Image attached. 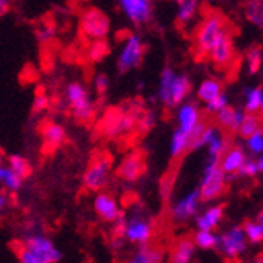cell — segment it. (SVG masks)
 <instances>
[{
    "mask_svg": "<svg viewBox=\"0 0 263 263\" xmlns=\"http://www.w3.org/2000/svg\"><path fill=\"white\" fill-rule=\"evenodd\" d=\"M125 236H118V235H114L112 240H110V248L114 251H122L125 248Z\"/></svg>",
    "mask_w": 263,
    "mask_h": 263,
    "instance_id": "bcb514c9",
    "label": "cell"
},
{
    "mask_svg": "<svg viewBox=\"0 0 263 263\" xmlns=\"http://www.w3.org/2000/svg\"><path fill=\"white\" fill-rule=\"evenodd\" d=\"M8 206H10L8 193H4V191H0V213H4Z\"/></svg>",
    "mask_w": 263,
    "mask_h": 263,
    "instance_id": "7dc6e473",
    "label": "cell"
},
{
    "mask_svg": "<svg viewBox=\"0 0 263 263\" xmlns=\"http://www.w3.org/2000/svg\"><path fill=\"white\" fill-rule=\"evenodd\" d=\"M230 26L229 17L214 8H205L203 16L193 33V55L196 60H208V54L221 33Z\"/></svg>",
    "mask_w": 263,
    "mask_h": 263,
    "instance_id": "6da1fadb",
    "label": "cell"
},
{
    "mask_svg": "<svg viewBox=\"0 0 263 263\" xmlns=\"http://www.w3.org/2000/svg\"><path fill=\"white\" fill-rule=\"evenodd\" d=\"M11 7H13V0H0V16L8 14Z\"/></svg>",
    "mask_w": 263,
    "mask_h": 263,
    "instance_id": "c3c4849f",
    "label": "cell"
},
{
    "mask_svg": "<svg viewBox=\"0 0 263 263\" xmlns=\"http://www.w3.org/2000/svg\"><path fill=\"white\" fill-rule=\"evenodd\" d=\"M199 202H200V193L199 189L184 196L183 199L177 200L171 206V218L175 222H186L197 213L199 210Z\"/></svg>",
    "mask_w": 263,
    "mask_h": 263,
    "instance_id": "9a60e30c",
    "label": "cell"
},
{
    "mask_svg": "<svg viewBox=\"0 0 263 263\" xmlns=\"http://www.w3.org/2000/svg\"><path fill=\"white\" fill-rule=\"evenodd\" d=\"M248 147L252 153H261L263 152V133H255L251 137H248Z\"/></svg>",
    "mask_w": 263,
    "mask_h": 263,
    "instance_id": "b9f144b4",
    "label": "cell"
},
{
    "mask_svg": "<svg viewBox=\"0 0 263 263\" xmlns=\"http://www.w3.org/2000/svg\"><path fill=\"white\" fill-rule=\"evenodd\" d=\"M22 183H24V178H21L17 174H14L10 169V167H5V175H4L2 189H5L7 193H17V191L22 187Z\"/></svg>",
    "mask_w": 263,
    "mask_h": 263,
    "instance_id": "836d02e7",
    "label": "cell"
},
{
    "mask_svg": "<svg viewBox=\"0 0 263 263\" xmlns=\"http://www.w3.org/2000/svg\"><path fill=\"white\" fill-rule=\"evenodd\" d=\"M196 252V245L189 238L178 240L171 254V263H191Z\"/></svg>",
    "mask_w": 263,
    "mask_h": 263,
    "instance_id": "7402d4cb",
    "label": "cell"
},
{
    "mask_svg": "<svg viewBox=\"0 0 263 263\" xmlns=\"http://www.w3.org/2000/svg\"><path fill=\"white\" fill-rule=\"evenodd\" d=\"M35 36L41 44H51L57 38V27L52 22H41L35 30Z\"/></svg>",
    "mask_w": 263,
    "mask_h": 263,
    "instance_id": "d6a6232c",
    "label": "cell"
},
{
    "mask_svg": "<svg viewBox=\"0 0 263 263\" xmlns=\"http://www.w3.org/2000/svg\"><path fill=\"white\" fill-rule=\"evenodd\" d=\"M175 172L169 171L167 174L162 175L161 181H159V193H161V197L164 200H169L171 199V194L174 191V186H175Z\"/></svg>",
    "mask_w": 263,
    "mask_h": 263,
    "instance_id": "74e56055",
    "label": "cell"
},
{
    "mask_svg": "<svg viewBox=\"0 0 263 263\" xmlns=\"http://www.w3.org/2000/svg\"><path fill=\"white\" fill-rule=\"evenodd\" d=\"M41 137H43V143H44L46 150H57L66 140V129L60 123L49 122L43 126Z\"/></svg>",
    "mask_w": 263,
    "mask_h": 263,
    "instance_id": "e0dca14e",
    "label": "cell"
},
{
    "mask_svg": "<svg viewBox=\"0 0 263 263\" xmlns=\"http://www.w3.org/2000/svg\"><path fill=\"white\" fill-rule=\"evenodd\" d=\"M189 133L183 131V129H177L172 134V140H171V156L174 159H178L180 156L186 155L189 152V140H187Z\"/></svg>",
    "mask_w": 263,
    "mask_h": 263,
    "instance_id": "f1b7e54d",
    "label": "cell"
},
{
    "mask_svg": "<svg viewBox=\"0 0 263 263\" xmlns=\"http://www.w3.org/2000/svg\"><path fill=\"white\" fill-rule=\"evenodd\" d=\"M261 98H263L261 87L248 88L246 90V112H257L260 109Z\"/></svg>",
    "mask_w": 263,
    "mask_h": 263,
    "instance_id": "e575fe53",
    "label": "cell"
},
{
    "mask_svg": "<svg viewBox=\"0 0 263 263\" xmlns=\"http://www.w3.org/2000/svg\"><path fill=\"white\" fill-rule=\"evenodd\" d=\"M194 245L202 249H211L216 248L218 245V236H214L210 230H199L194 235Z\"/></svg>",
    "mask_w": 263,
    "mask_h": 263,
    "instance_id": "d590c367",
    "label": "cell"
},
{
    "mask_svg": "<svg viewBox=\"0 0 263 263\" xmlns=\"http://www.w3.org/2000/svg\"><path fill=\"white\" fill-rule=\"evenodd\" d=\"M221 158H208V164L203 171V178L200 183V200L210 202L218 199L226 191V172L219 164Z\"/></svg>",
    "mask_w": 263,
    "mask_h": 263,
    "instance_id": "ba28073f",
    "label": "cell"
},
{
    "mask_svg": "<svg viewBox=\"0 0 263 263\" xmlns=\"http://www.w3.org/2000/svg\"><path fill=\"white\" fill-rule=\"evenodd\" d=\"M114 224V235L125 236V229H126V213L122 211L118 214V218L112 222Z\"/></svg>",
    "mask_w": 263,
    "mask_h": 263,
    "instance_id": "f6af8a7d",
    "label": "cell"
},
{
    "mask_svg": "<svg viewBox=\"0 0 263 263\" xmlns=\"http://www.w3.org/2000/svg\"><path fill=\"white\" fill-rule=\"evenodd\" d=\"M63 100L69 112L81 123H90L97 115V103L91 90L81 81H71L65 85Z\"/></svg>",
    "mask_w": 263,
    "mask_h": 263,
    "instance_id": "3957f363",
    "label": "cell"
},
{
    "mask_svg": "<svg viewBox=\"0 0 263 263\" xmlns=\"http://www.w3.org/2000/svg\"><path fill=\"white\" fill-rule=\"evenodd\" d=\"M143 109L145 107L140 101H129L123 106L110 107L109 110H106L100 123L103 136L109 139H117L136 133L139 115Z\"/></svg>",
    "mask_w": 263,
    "mask_h": 263,
    "instance_id": "7a4b0ae2",
    "label": "cell"
},
{
    "mask_svg": "<svg viewBox=\"0 0 263 263\" xmlns=\"http://www.w3.org/2000/svg\"><path fill=\"white\" fill-rule=\"evenodd\" d=\"M189 93H191V81L186 74H177L172 68L162 69L156 97L159 103L164 104V107L174 109L180 106Z\"/></svg>",
    "mask_w": 263,
    "mask_h": 263,
    "instance_id": "277c9868",
    "label": "cell"
},
{
    "mask_svg": "<svg viewBox=\"0 0 263 263\" xmlns=\"http://www.w3.org/2000/svg\"><path fill=\"white\" fill-rule=\"evenodd\" d=\"M22 246L33 251L35 254L43 255L51 263H57L62 258V252L59 251V248L54 245V241L51 240V238L43 235V233H38V232L36 233H29L26 238H24Z\"/></svg>",
    "mask_w": 263,
    "mask_h": 263,
    "instance_id": "5bb4252c",
    "label": "cell"
},
{
    "mask_svg": "<svg viewBox=\"0 0 263 263\" xmlns=\"http://www.w3.org/2000/svg\"><path fill=\"white\" fill-rule=\"evenodd\" d=\"M197 2L199 0H175L177 4V21L180 26H186L193 21L196 11H197Z\"/></svg>",
    "mask_w": 263,
    "mask_h": 263,
    "instance_id": "f546056e",
    "label": "cell"
},
{
    "mask_svg": "<svg viewBox=\"0 0 263 263\" xmlns=\"http://www.w3.org/2000/svg\"><path fill=\"white\" fill-rule=\"evenodd\" d=\"M147 171V156L142 150L136 148L128 152L117 165V175L126 183L137 181Z\"/></svg>",
    "mask_w": 263,
    "mask_h": 263,
    "instance_id": "8fae6325",
    "label": "cell"
},
{
    "mask_svg": "<svg viewBox=\"0 0 263 263\" xmlns=\"http://www.w3.org/2000/svg\"><path fill=\"white\" fill-rule=\"evenodd\" d=\"M5 159H7V156H5V153H4L2 145H0V165H4V164H5Z\"/></svg>",
    "mask_w": 263,
    "mask_h": 263,
    "instance_id": "f907efd6",
    "label": "cell"
},
{
    "mask_svg": "<svg viewBox=\"0 0 263 263\" xmlns=\"http://www.w3.org/2000/svg\"><path fill=\"white\" fill-rule=\"evenodd\" d=\"M240 175H245V177H255L258 174V167H257V162L252 161V159H245L243 165L240 167V171H238Z\"/></svg>",
    "mask_w": 263,
    "mask_h": 263,
    "instance_id": "ee69618b",
    "label": "cell"
},
{
    "mask_svg": "<svg viewBox=\"0 0 263 263\" xmlns=\"http://www.w3.org/2000/svg\"><path fill=\"white\" fill-rule=\"evenodd\" d=\"M5 164L0 165V189H2V183H4V175H5Z\"/></svg>",
    "mask_w": 263,
    "mask_h": 263,
    "instance_id": "681fc988",
    "label": "cell"
},
{
    "mask_svg": "<svg viewBox=\"0 0 263 263\" xmlns=\"http://www.w3.org/2000/svg\"><path fill=\"white\" fill-rule=\"evenodd\" d=\"M243 230H245L246 238L249 241H252V243H261L263 241V224L261 222L248 221V222H245Z\"/></svg>",
    "mask_w": 263,
    "mask_h": 263,
    "instance_id": "8d00e7d4",
    "label": "cell"
},
{
    "mask_svg": "<svg viewBox=\"0 0 263 263\" xmlns=\"http://www.w3.org/2000/svg\"><path fill=\"white\" fill-rule=\"evenodd\" d=\"M222 216H224V206L222 205L208 208L203 214H200V216L197 218L199 230H211V229H214L221 222Z\"/></svg>",
    "mask_w": 263,
    "mask_h": 263,
    "instance_id": "d4e9b609",
    "label": "cell"
},
{
    "mask_svg": "<svg viewBox=\"0 0 263 263\" xmlns=\"http://www.w3.org/2000/svg\"><path fill=\"white\" fill-rule=\"evenodd\" d=\"M112 165H114V161L109 155L101 153L98 156H95L82 175L84 187L87 191H91V193H100V191H103L110 180Z\"/></svg>",
    "mask_w": 263,
    "mask_h": 263,
    "instance_id": "52a82bcc",
    "label": "cell"
},
{
    "mask_svg": "<svg viewBox=\"0 0 263 263\" xmlns=\"http://www.w3.org/2000/svg\"><path fill=\"white\" fill-rule=\"evenodd\" d=\"M255 133H263V115L255 112H246L236 134L243 139H248Z\"/></svg>",
    "mask_w": 263,
    "mask_h": 263,
    "instance_id": "44dd1931",
    "label": "cell"
},
{
    "mask_svg": "<svg viewBox=\"0 0 263 263\" xmlns=\"http://www.w3.org/2000/svg\"><path fill=\"white\" fill-rule=\"evenodd\" d=\"M93 208H95V213L98 214V218L103 219L104 222H114L118 214H120L123 210L118 205L117 199L107 193H97L95 196V200H93Z\"/></svg>",
    "mask_w": 263,
    "mask_h": 263,
    "instance_id": "2e32d148",
    "label": "cell"
},
{
    "mask_svg": "<svg viewBox=\"0 0 263 263\" xmlns=\"http://www.w3.org/2000/svg\"><path fill=\"white\" fill-rule=\"evenodd\" d=\"M221 93H222V84L218 79H206L199 85L197 97H199L200 101L208 104L216 97H219Z\"/></svg>",
    "mask_w": 263,
    "mask_h": 263,
    "instance_id": "83f0119b",
    "label": "cell"
},
{
    "mask_svg": "<svg viewBox=\"0 0 263 263\" xmlns=\"http://www.w3.org/2000/svg\"><path fill=\"white\" fill-rule=\"evenodd\" d=\"M143 55H145V43L139 33H128L120 46L117 55V71L120 74H126L129 71L140 66Z\"/></svg>",
    "mask_w": 263,
    "mask_h": 263,
    "instance_id": "8992f818",
    "label": "cell"
},
{
    "mask_svg": "<svg viewBox=\"0 0 263 263\" xmlns=\"http://www.w3.org/2000/svg\"><path fill=\"white\" fill-rule=\"evenodd\" d=\"M243 115L245 114L241 110H236L235 107L226 106L216 112V125H219L224 131L233 136L238 133V128H240V123L243 120Z\"/></svg>",
    "mask_w": 263,
    "mask_h": 263,
    "instance_id": "ac0fdd59",
    "label": "cell"
},
{
    "mask_svg": "<svg viewBox=\"0 0 263 263\" xmlns=\"http://www.w3.org/2000/svg\"><path fill=\"white\" fill-rule=\"evenodd\" d=\"M233 36H235L233 27L229 26L221 33L216 44L213 46V49L208 54V60L213 63V66L218 71H222V73L230 76H235L238 73V69L241 68V57L235 51Z\"/></svg>",
    "mask_w": 263,
    "mask_h": 263,
    "instance_id": "5b68a950",
    "label": "cell"
},
{
    "mask_svg": "<svg viewBox=\"0 0 263 263\" xmlns=\"http://www.w3.org/2000/svg\"><path fill=\"white\" fill-rule=\"evenodd\" d=\"M109 87H110V79L107 74H104V73L95 74V78L91 81V90L97 93L98 97H104L109 90Z\"/></svg>",
    "mask_w": 263,
    "mask_h": 263,
    "instance_id": "ab89813d",
    "label": "cell"
},
{
    "mask_svg": "<svg viewBox=\"0 0 263 263\" xmlns=\"http://www.w3.org/2000/svg\"><path fill=\"white\" fill-rule=\"evenodd\" d=\"M153 236V222L150 221L148 214L142 210L140 205H136L129 216H126V229L125 240L129 243L147 245Z\"/></svg>",
    "mask_w": 263,
    "mask_h": 263,
    "instance_id": "9c48e42d",
    "label": "cell"
},
{
    "mask_svg": "<svg viewBox=\"0 0 263 263\" xmlns=\"http://www.w3.org/2000/svg\"><path fill=\"white\" fill-rule=\"evenodd\" d=\"M255 162H257V167H258V172H263V158H258Z\"/></svg>",
    "mask_w": 263,
    "mask_h": 263,
    "instance_id": "816d5d0a",
    "label": "cell"
},
{
    "mask_svg": "<svg viewBox=\"0 0 263 263\" xmlns=\"http://www.w3.org/2000/svg\"><path fill=\"white\" fill-rule=\"evenodd\" d=\"M226 106H227V97H226L224 93H221L219 97H216L213 101H210L206 104V112L208 114H216L218 110H221Z\"/></svg>",
    "mask_w": 263,
    "mask_h": 263,
    "instance_id": "7bdbcfd3",
    "label": "cell"
},
{
    "mask_svg": "<svg viewBox=\"0 0 263 263\" xmlns=\"http://www.w3.org/2000/svg\"><path fill=\"white\" fill-rule=\"evenodd\" d=\"M254 263H263V260H257V261H254Z\"/></svg>",
    "mask_w": 263,
    "mask_h": 263,
    "instance_id": "11a10c76",
    "label": "cell"
},
{
    "mask_svg": "<svg viewBox=\"0 0 263 263\" xmlns=\"http://www.w3.org/2000/svg\"><path fill=\"white\" fill-rule=\"evenodd\" d=\"M19 263H51L47 258H44L40 254L32 252L30 249L21 246L19 249Z\"/></svg>",
    "mask_w": 263,
    "mask_h": 263,
    "instance_id": "60d3db41",
    "label": "cell"
},
{
    "mask_svg": "<svg viewBox=\"0 0 263 263\" xmlns=\"http://www.w3.org/2000/svg\"><path fill=\"white\" fill-rule=\"evenodd\" d=\"M257 221L263 224V210H261V211L258 213V216H257Z\"/></svg>",
    "mask_w": 263,
    "mask_h": 263,
    "instance_id": "f5cc1de1",
    "label": "cell"
},
{
    "mask_svg": "<svg viewBox=\"0 0 263 263\" xmlns=\"http://www.w3.org/2000/svg\"><path fill=\"white\" fill-rule=\"evenodd\" d=\"M246 159V155L243 152L241 147H230L222 156H221V167L226 174H230V175H235L240 171V167L243 165Z\"/></svg>",
    "mask_w": 263,
    "mask_h": 263,
    "instance_id": "d6986e66",
    "label": "cell"
},
{
    "mask_svg": "<svg viewBox=\"0 0 263 263\" xmlns=\"http://www.w3.org/2000/svg\"><path fill=\"white\" fill-rule=\"evenodd\" d=\"M243 13L251 24L263 29V0H245Z\"/></svg>",
    "mask_w": 263,
    "mask_h": 263,
    "instance_id": "4316f807",
    "label": "cell"
},
{
    "mask_svg": "<svg viewBox=\"0 0 263 263\" xmlns=\"http://www.w3.org/2000/svg\"><path fill=\"white\" fill-rule=\"evenodd\" d=\"M49 107H51V98H49V95L44 93V91L36 93L35 98H33V103H32V114L33 115L43 114L46 110H49Z\"/></svg>",
    "mask_w": 263,
    "mask_h": 263,
    "instance_id": "f35d334b",
    "label": "cell"
},
{
    "mask_svg": "<svg viewBox=\"0 0 263 263\" xmlns=\"http://www.w3.org/2000/svg\"><path fill=\"white\" fill-rule=\"evenodd\" d=\"M5 164H7V167H10L14 174H17L24 180H26L32 174V164H30L29 158H26L24 155H19V153L8 155L7 159H5Z\"/></svg>",
    "mask_w": 263,
    "mask_h": 263,
    "instance_id": "484cf974",
    "label": "cell"
},
{
    "mask_svg": "<svg viewBox=\"0 0 263 263\" xmlns=\"http://www.w3.org/2000/svg\"><path fill=\"white\" fill-rule=\"evenodd\" d=\"M126 19L134 26H145L153 17L152 0H117Z\"/></svg>",
    "mask_w": 263,
    "mask_h": 263,
    "instance_id": "7c38bea8",
    "label": "cell"
},
{
    "mask_svg": "<svg viewBox=\"0 0 263 263\" xmlns=\"http://www.w3.org/2000/svg\"><path fill=\"white\" fill-rule=\"evenodd\" d=\"M110 51H112V47H110V43L107 41V38L106 40H93V41H88L85 55L91 63H101L110 55Z\"/></svg>",
    "mask_w": 263,
    "mask_h": 263,
    "instance_id": "cb8c5ba5",
    "label": "cell"
},
{
    "mask_svg": "<svg viewBox=\"0 0 263 263\" xmlns=\"http://www.w3.org/2000/svg\"><path fill=\"white\" fill-rule=\"evenodd\" d=\"M245 59L248 62V68H249V73L255 74L257 71L261 66L263 62V47L260 44H252L249 46L246 52H245Z\"/></svg>",
    "mask_w": 263,
    "mask_h": 263,
    "instance_id": "4dcf8cb0",
    "label": "cell"
},
{
    "mask_svg": "<svg viewBox=\"0 0 263 263\" xmlns=\"http://www.w3.org/2000/svg\"><path fill=\"white\" fill-rule=\"evenodd\" d=\"M260 112H261V115H263V98H261V103H260Z\"/></svg>",
    "mask_w": 263,
    "mask_h": 263,
    "instance_id": "db71d44e",
    "label": "cell"
},
{
    "mask_svg": "<svg viewBox=\"0 0 263 263\" xmlns=\"http://www.w3.org/2000/svg\"><path fill=\"white\" fill-rule=\"evenodd\" d=\"M177 118H178V128L189 133L200 122V112L194 104H183L177 112Z\"/></svg>",
    "mask_w": 263,
    "mask_h": 263,
    "instance_id": "603a6c76",
    "label": "cell"
},
{
    "mask_svg": "<svg viewBox=\"0 0 263 263\" xmlns=\"http://www.w3.org/2000/svg\"><path fill=\"white\" fill-rule=\"evenodd\" d=\"M81 33L87 41L106 40L110 33V21L100 8H87L81 14Z\"/></svg>",
    "mask_w": 263,
    "mask_h": 263,
    "instance_id": "30bf717a",
    "label": "cell"
},
{
    "mask_svg": "<svg viewBox=\"0 0 263 263\" xmlns=\"http://www.w3.org/2000/svg\"><path fill=\"white\" fill-rule=\"evenodd\" d=\"M164 251L156 246L140 245V248L128 258L126 263H162Z\"/></svg>",
    "mask_w": 263,
    "mask_h": 263,
    "instance_id": "ffe728a7",
    "label": "cell"
},
{
    "mask_svg": "<svg viewBox=\"0 0 263 263\" xmlns=\"http://www.w3.org/2000/svg\"><path fill=\"white\" fill-rule=\"evenodd\" d=\"M248 238L243 227H233L222 236H218L216 248L227 257L235 258L248 249Z\"/></svg>",
    "mask_w": 263,
    "mask_h": 263,
    "instance_id": "4fadbf2b",
    "label": "cell"
},
{
    "mask_svg": "<svg viewBox=\"0 0 263 263\" xmlns=\"http://www.w3.org/2000/svg\"><path fill=\"white\" fill-rule=\"evenodd\" d=\"M155 123H156L155 112L150 110V109H143L142 114L139 115V120H137V125H136V134H140V136L148 134L155 128Z\"/></svg>",
    "mask_w": 263,
    "mask_h": 263,
    "instance_id": "1f68e13d",
    "label": "cell"
}]
</instances>
